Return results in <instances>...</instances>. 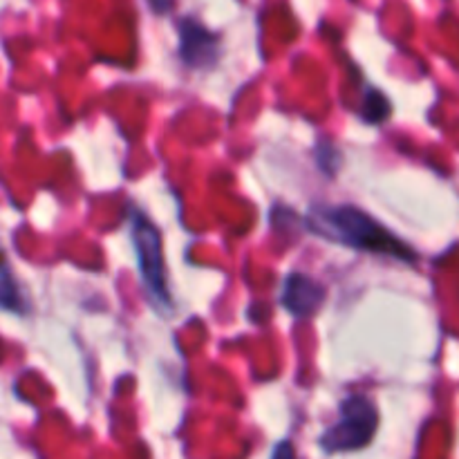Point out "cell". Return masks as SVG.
<instances>
[{
    "label": "cell",
    "mask_w": 459,
    "mask_h": 459,
    "mask_svg": "<svg viewBox=\"0 0 459 459\" xmlns=\"http://www.w3.org/2000/svg\"><path fill=\"white\" fill-rule=\"evenodd\" d=\"M179 54L188 65L209 67L218 61V36L202 22L184 18L179 22Z\"/></svg>",
    "instance_id": "obj_4"
},
{
    "label": "cell",
    "mask_w": 459,
    "mask_h": 459,
    "mask_svg": "<svg viewBox=\"0 0 459 459\" xmlns=\"http://www.w3.org/2000/svg\"><path fill=\"white\" fill-rule=\"evenodd\" d=\"M363 103H366V106H363V117H366L370 124H379V121H384L385 117L390 115L388 99H385L379 90H375V92L368 94L366 101Z\"/></svg>",
    "instance_id": "obj_7"
},
{
    "label": "cell",
    "mask_w": 459,
    "mask_h": 459,
    "mask_svg": "<svg viewBox=\"0 0 459 459\" xmlns=\"http://www.w3.org/2000/svg\"><path fill=\"white\" fill-rule=\"evenodd\" d=\"M379 426L377 406L363 394H352L339 408V421L323 433L321 446L327 453L359 451L372 442Z\"/></svg>",
    "instance_id": "obj_2"
},
{
    "label": "cell",
    "mask_w": 459,
    "mask_h": 459,
    "mask_svg": "<svg viewBox=\"0 0 459 459\" xmlns=\"http://www.w3.org/2000/svg\"><path fill=\"white\" fill-rule=\"evenodd\" d=\"M272 459H296L294 455V446L291 442H281L276 448H273Z\"/></svg>",
    "instance_id": "obj_8"
},
{
    "label": "cell",
    "mask_w": 459,
    "mask_h": 459,
    "mask_svg": "<svg viewBox=\"0 0 459 459\" xmlns=\"http://www.w3.org/2000/svg\"><path fill=\"white\" fill-rule=\"evenodd\" d=\"M3 307L16 314L27 312V296L22 294L21 282H16L12 278V269L7 264H4L3 272Z\"/></svg>",
    "instance_id": "obj_6"
},
{
    "label": "cell",
    "mask_w": 459,
    "mask_h": 459,
    "mask_svg": "<svg viewBox=\"0 0 459 459\" xmlns=\"http://www.w3.org/2000/svg\"><path fill=\"white\" fill-rule=\"evenodd\" d=\"M325 299V287L305 273H290L282 285V307L299 318H307L318 312Z\"/></svg>",
    "instance_id": "obj_5"
},
{
    "label": "cell",
    "mask_w": 459,
    "mask_h": 459,
    "mask_svg": "<svg viewBox=\"0 0 459 459\" xmlns=\"http://www.w3.org/2000/svg\"><path fill=\"white\" fill-rule=\"evenodd\" d=\"M314 231L339 240L354 249L370 251V254L397 255L402 260H415V251L406 242L388 231L381 222L357 209V206H323L316 209L312 222Z\"/></svg>",
    "instance_id": "obj_1"
},
{
    "label": "cell",
    "mask_w": 459,
    "mask_h": 459,
    "mask_svg": "<svg viewBox=\"0 0 459 459\" xmlns=\"http://www.w3.org/2000/svg\"><path fill=\"white\" fill-rule=\"evenodd\" d=\"M133 242L139 260V273L148 294L160 305L169 307L170 294L166 287L164 258H161V236L155 224L143 213L133 215Z\"/></svg>",
    "instance_id": "obj_3"
}]
</instances>
